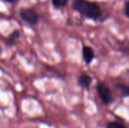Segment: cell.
Segmentation results:
<instances>
[{
	"label": "cell",
	"mask_w": 129,
	"mask_h": 128,
	"mask_svg": "<svg viewBox=\"0 0 129 128\" xmlns=\"http://www.w3.org/2000/svg\"><path fill=\"white\" fill-rule=\"evenodd\" d=\"M116 88L121 92L122 95L124 97H129V84L122 82H118L116 84Z\"/></svg>",
	"instance_id": "obj_6"
},
{
	"label": "cell",
	"mask_w": 129,
	"mask_h": 128,
	"mask_svg": "<svg viewBox=\"0 0 129 128\" xmlns=\"http://www.w3.org/2000/svg\"><path fill=\"white\" fill-rule=\"evenodd\" d=\"M2 54V49L0 48V54Z\"/></svg>",
	"instance_id": "obj_13"
},
{
	"label": "cell",
	"mask_w": 129,
	"mask_h": 128,
	"mask_svg": "<svg viewBox=\"0 0 129 128\" xmlns=\"http://www.w3.org/2000/svg\"><path fill=\"white\" fill-rule=\"evenodd\" d=\"M4 1H5V2H9V3H14V2H15L17 0H4Z\"/></svg>",
	"instance_id": "obj_12"
},
{
	"label": "cell",
	"mask_w": 129,
	"mask_h": 128,
	"mask_svg": "<svg viewBox=\"0 0 129 128\" xmlns=\"http://www.w3.org/2000/svg\"><path fill=\"white\" fill-rule=\"evenodd\" d=\"M107 128H127L126 125L119 121H110L107 124Z\"/></svg>",
	"instance_id": "obj_8"
},
{
	"label": "cell",
	"mask_w": 129,
	"mask_h": 128,
	"mask_svg": "<svg viewBox=\"0 0 129 128\" xmlns=\"http://www.w3.org/2000/svg\"><path fill=\"white\" fill-rule=\"evenodd\" d=\"M51 3L55 8L60 9L65 8L69 3V0H51Z\"/></svg>",
	"instance_id": "obj_7"
},
{
	"label": "cell",
	"mask_w": 129,
	"mask_h": 128,
	"mask_svg": "<svg viewBox=\"0 0 129 128\" xmlns=\"http://www.w3.org/2000/svg\"><path fill=\"white\" fill-rule=\"evenodd\" d=\"M82 54L83 60L86 65H90L94 60L95 57L94 50L88 45H83Z\"/></svg>",
	"instance_id": "obj_4"
},
{
	"label": "cell",
	"mask_w": 129,
	"mask_h": 128,
	"mask_svg": "<svg viewBox=\"0 0 129 128\" xmlns=\"http://www.w3.org/2000/svg\"><path fill=\"white\" fill-rule=\"evenodd\" d=\"M73 8L82 16L94 21L99 20L103 14L101 6L91 0H74Z\"/></svg>",
	"instance_id": "obj_1"
},
{
	"label": "cell",
	"mask_w": 129,
	"mask_h": 128,
	"mask_svg": "<svg viewBox=\"0 0 129 128\" xmlns=\"http://www.w3.org/2000/svg\"><path fill=\"white\" fill-rule=\"evenodd\" d=\"M20 37V32L19 30H14L10 35H9V40H10V42H14L16 41L17 39H19Z\"/></svg>",
	"instance_id": "obj_10"
},
{
	"label": "cell",
	"mask_w": 129,
	"mask_h": 128,
	"mask_svg": "<svg viewBox=\"0 0 129 128\" xmlns=\"http://www.w3.org/2000/svg\"><path fill=\"white\" fill-rule=\"evenodd\" d=\"M97 93L103 103L107 106L111 104L114 101L113 93L105 83H100L97 85Z\"/></svg>",
	"instance_id": "obj_2"
},
{
	"label": "cell",
	"mask_w": 129,
	"mask_h": 128,
	"mask_svg": "<svg viewBox=\"0 0 129 128\" xmlns=\"http://www.w3.org/2000/svg\"><path fill=\"white\" fill-rule=\"evenodd\" d=\"M119 50L124 54L129 55V43L128 42H121L119 44Z\"/></svg>",
	"instance_id": "obj_9"
},
{
	"label": "cell",
	"mask_w": 129,
	"mask_h": 128,
	"mask_svg": "<svg viewBox=\"0 0 129 128\" xmlns=\"http://www.w3.org/2000/svg\"><path fill=\"white\" fill-rule=\"evenodd\" d=\"M20 16L23 20L30 25H36L39 20L37 12L31 8H22L20 11Z\"/></svg>",
	"instance_id": "obj_3"
},
{
	"label": "cell",
	"mask_w": 129,
	"mask_h": 128,
	"mask_svg": "<svg viewBox=\"0 0 129 128\" xmlns=\"http://www.w3.org/2000/svg\"><path fill=\"white\" fill-rule=\"evenodd\" d=\"M93 81V78L88 74H82L78 78L79 85L85 89H89Z\"/></svg>",
	"instance_id": "obj_5"
},
{
	"label": "cell",
	"mask_w": 129,
	"mask_h": 128,
	"mask_svg": "<svg viewBox=\"0 0 129 128\" xmlns=\"http://www.w3.org/2000/svg\"><path fill=\"white\" fill-rule=\"evenodd\" d=\"M124 14L125 15L129 18V0H127V2L125 4V7H124Z\"/></svg>",
	"instance_id": "obj_11"
}]
</instances>
